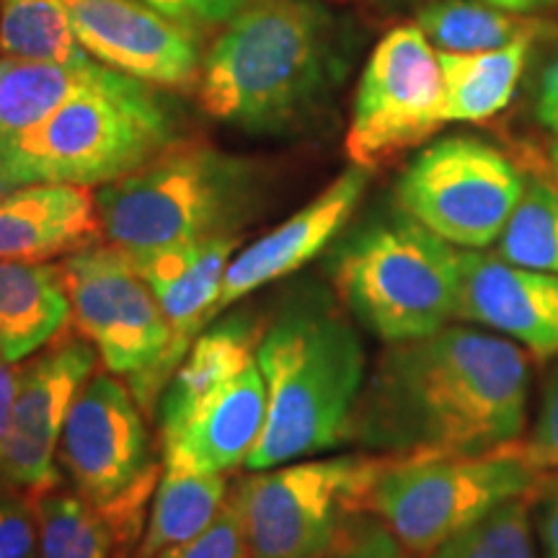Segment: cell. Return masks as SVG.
Listing matches in <instances>:
<instances>
[{
  "label": "cell",
  "instance_id": "6da1fadb",
  "mask_svg": "<svg viewBox=\"0 0 558 558\" xmlns=\"http://www.w3.org/2000/svg\"><path fill=\"white\" fill-rule=\"evenodd\" d=\"M527 401L530 367L520 344L445 326L383 352L344 442L396 458L478 456L520 442Z\"/></svg>",
  "mask_w": 558,
  "mask_h": 558
},
{
  "label": "cell",
  "instance_id": "7a4b0ae2",
  "mask_svg": "<svg viewBox=\"0 0 558 558\" xmlns=\"http://www.w3.org/2000/svg\"><path fill=\"white\" fill-rule=\"evenodd\" d=\"M331 16L316 0H248L202 58L199 104L213 120L282 135L300 130L333 81Z\"/></svg>",
  "mask_w": 558,
  "mask_h": 558
},
{
  "label": "cell",
  "instance_id": "3957f363",
  "mask_svg": "<svg viewBox=\"0 0 558 558\" xmlns=\"http://www.w3.org/2000/svg\"><path fill=\"white\" fill-rule=\"evenodd\" d=\"M269 409L251 450V471H269L344 442L365 386V347L318 288L298 290L271 318L256 349Z\"/></svg>",
  "mask_w": 558,
  "mask_h": 558
},
{
  "label": "cell",
  "instance_id": "277c9868",
  "mask_svg": "<svg viewBox=\"0 0 558 558\" xmlns=\"http://www.w3.org/2000/svg\"><path fill=\"white\" fill-rule=\"evenodd\" d=\"M104 239L128 254L239 235L262 209V171L199 140H177L96 194Z\"/></svg>",
  "mask_w": 558,
  "mask_h": 558
},
{
  "label": "cell",
  "instance_id": "5b68a950",
  "mask_svg": "<svg viewBox=\"0 0 558 558\" xmlns=\"http://www.w3.org/2000/svg\"><path fill=\"white\" fill-rule=\"evenodd\" d=\"M179 140L173 107L150 83L124 75L94 86L34 128L0 137L19 186H107L130 177Z\"/></svg>",
  "mask_w": 558,
  "mask_h": 558
},
{
  "label": "cell",
  "instance_id": "8992f818",
  "mask_svg": "<svg viewBox=\"0 0 558 558\" xmlns=\"http://www.w3.org/2000/svg\"><path fill=\"white\" fill-rule=\"evenodd\" d=\"M331 282L369 333L401 344L456 318L458 251L396 205L360 222L339 243Z\"/></svg>",
  "mask_w": 558,
  "mask_h": 558
},
{
  "label": "cell",
  "instance_id": "52a82bcc",
  "mask_svg": "<svg viewBox=\"0 0 558 558\" xmlns=\"http://www.w3.org/2000/svg\"><path fill=\"white\" fill-rule=\"evenodd\" d=\"M541 476L518 442L478 456L396 458L369 488L365 512L386 522L411 554L429 558L492 509L535 494Z\"/></svg>",
  "mask_w": 558,
  "mask_h": 558
},
{
  "label": "cell",
  "instance_id": "ba28073f",
  "mask_svg": "<svg viewBox=\"0 0 558 558\" xmlns=\"http://www.w3.org/2000/svg\"><path fill=\"white\" fill-rule=\"evenodd\" d=\"M396 456L303 460L259 471L233 488L251 558H324L341 522L365 499Z\"/></svg>",
  "mask_w": 558,
  "mask_h": 558
},
{
  "label": "cell",
  "instance_id": "9c48e42d",
  "mask_svg": "<svg viewBox=\"0 0 558 558\" xmlns=\"http://www.w3.org/2000/svg\"><path fill=\"white\" fill-rule=\"evenodd\" d=\"M525 173L486 140L456 135L432 143L396 184V205L450 246H494L525 190Z\"/></svg>",
  "mask_w": 558,
  "mask_h": 558
},
{
  "label": "cell",
  "instance_id": "30bf717a",
  "mask_svg": "<svg viewBox=\"0 0 558 558\" xmlns=\"http://www.w3.org/2000/svg\"><path fill=\"white\" fill-rule=\"evenodd\" d=\"M73 326L99 352L111 375L145 388L171 344V329L128 251L111 243L75 251L60 264Z\"/></svg>",
  "mask_w": 558,
  "mask_h": 558
},
{
  "label": "cell",
  "instance_id": "8fae6325",
  "mask_svg": "<svg viewBox=\"0 0 558 558\" xmlns=\"http://www.w3.org/2000/svg\"><path fill=\"white\" fill-rule=\"evenodd\" d=\"M445 124L439 54L418 26L388 32L369 54L354 96L347 156L373 171L422 145Z\"/></svg>",
  "mask_w": 558,
  "mask_h": 558
},
{
  "label": "cell",
  "instance_id": "7c38bea8",
  "mask_svg": "<svg viewBox=\"0 0 558 558\" xmlns=\"http://www.w3.org/2000/svg\"><path fill=\"white\" fill-rule=\"evenodd\" d=\"M148 418L130 386L111 375L90 378L70 407L60 435V463L75 494L96 512L137 492H156L163 476L150 450Z\"/></svg>",
  "mask_w": 558,
  "mask_h": 558
},
{
  "label": "cell",
  "instance_id": "4fadbf2b",
  "mask_svg": "<svg viewBox=\"0 0 558 558\" xmlns=\"http://www.w3.org/2000/svg\"><path fill=\"white\" fill-rule=\"evenodd\" d=\"M96 367V349L83 337H54L29 365L19 367L11 432L0 452V492L39 505L58 492L54 465L62 427Z\"/></svg>",
  "mask_w": 558,
  "mask_h": 558
},
{
  "label": "cell",
  "instance_id": "5bb4252c",
  "mask_svg": "<svg viewBox=\"0 0 558 558\" xmlns=\"http://www.w3.org/2000/svg\"><path fill=\"white\" fill-rule=\"evenodd\" d=\"M75 37L90 58L132 78L166 88L199 83V37L143 0H62Z\"/></svg>",
  "mask_w": 558,
  "mask_h": 558
},
{
  "label": "cell",
  "instance_id": "9a60e30c",
  "mask_svg": "<svg viewBox=\"0 0 558 558\" xmlns=\"http://www.w3.org/2000/svg\"><path fill=\"white\" fill-rule=\"evenodd\" d=\"M239 246L241 235H218V239L186 241L177 246L145 251V254H130L171 329L169 352L153 378L135 396L145 414H153L156 399L169 386L197 333L213 324L209 313Z\"/></svg>",
  "mask_w": 558,
  "mask_h": 558
},
{
  "label": "cell",
  "instance_id": "2e32d148",
  "mask_svg": "<svg viewBox=\"0 0 558 558\" xmlns=\"http://www.w3.org/2000/svg\"><path fill=\"white\" fill-rule=\"evenodd\" d=\"M456 318L486 326L535 357H558V275L458 251Z\"/></svg>",
  "mask_w": 558,
  "mask_h": 558
},
{
  "label": "cell",
  "instance_id": "e0dca14e",
  "mask_svg": "<svg viewBox=\"0 0 558 558\" xmlns=\"http://www.w3.org/2000/svg\"><path fill=\"white\" fill-rule=\"evenodd\" d=\"M367 184L369 171L362 166H352L282 226L269 230L259 241L243 248L230 262L226 277H222L218 300H215L209 318L218 320L222 311L239 303L248 292L264 288L275 279L295 275L318 254H324L347 222L352 220Z\"/></svg>",
  "mask_w": 558,
  "mask_h": 558
},
{
  "label": "cell",
  "instance_id": "ac0fdd59",
  "mask_svg": "<svg viewBox=\"0 0 558 558\" xmlns=\"http://www.w3.org/2000/svg\"><path fill=\"white\" fill-rule=\"evenodd\" d=\"M267 383L256 362L202 403L177 435L163 439V465L190 473H222L246 463L267 424Z\"/></svg>",
  "mask_w": 558,
  "mask_h": 558
},
{
  "label": "cell",
  "instance_id": "d6986e66",
  "mask_svg": "<svg viewBox=\"0 0 558 558\" xmlns=\"http://www.w3.org/2000/svg\"><path fill=\"white\" fill-rule=\"evenodd\" d=\"M101 235L99 202L88 186L26 184L0 199V262L45 264Z\"/></svg>",
  "mask_w": 558,
  "mask_h": 558
},
{
  "label": "cell",
  "instance_id": "ffe728a7",
  "mask_svg": "<svg viewBox=\"0 0 558 558\" xmlns=\"http://www.w3.org/2000/svg\"><path fill=\"white\" fill-rule=\"evenodd\" d=\"M213 324V329L192 341L190 352L184 354L169 386L160 393V439L177 435L197 414L202 403L213 399L251 362H256L264 324L251 318L248 313Z\"/></svg>",
  "mask_w": 558,
  "mask_h": 558
},
{
  "label": "cell",
  "instance_id": "44dd1931",
  "mask_svg": "<svg viewBox=\"0 0 558 558\" xmlns=\"http://www.w3.org/2000/svg\"><path fill=\"white\" fill-rule=\"evenodd\" d=\"M70 316L60 267L0 262V354L11 365L60 337Z\"/></svg>",
  "mask_w": 558,
  "mask_h": 558
},
{
  "label": "cell",
  "instance_id": "7402d4cb",
  "mask_svg": "<svg viewBox=\"0 0 558 558\" xmlns=\"http://www.w3.org/2000/svg\"><path fill=\"white\" fill-rule=\"evenodd\" d=\"M114 70L99 60L45 62L3 54L0 58V137L16 135L39 124L54 109L101 86Z\"/></svg>",
  "mask_w": 558,
  "mask_h": 558
},
{
  "label": "cell",
  "instance_id": "603a6c76",
  "mask_svg": "<svg viewBox=\"0 0 558 558\" xmlns=\"http://www.w3.org/2000/svg\"><path fill=\"white\" fill-rule=\"evenodd\" d=\"M533 41L488 52H439L445 122H484L505 111L525 73Z\"/></svg>",
  "mask_w": 558,
  "mask_h": 558
},
{
  "label": "cell",
  "instance_id": "cb8c5ba5",
  "mask_svg": "<svg viewBox=\"0 0 558 558\" xmlns=\"http://www.w3.org/2000/svg\"><path fill=\"white\" fill-rule=\"evenodd\" d=\"M228 484L222 476L166 469L153 497L148 525L135 558H156L166 548L197 538L213 525L228 501Z\"/></svg>",
  "mask_w": 558,
  "mask_h": 558
},
{
  "label": "cell",
  "instance_id": "d4e9b609",
  "mask_svg": "<svg viewBox=\"0 0 558 558\" xmlns=\"http://www.w3.org/2000/svg\"><path fill=\"white\" fill-rule=\"evenodd\" d=\"M418 29L439 52H488L550 34L543 21L484 0H435L418 13Z\"/></svg>",
  "mask_w": 558,
  "mask_h": 558
},
{
  "label": "cell",
  "instance_id": "484cf974",
  "mask_svg": "<svg viewBox=\"0 0 558 558\" xmlns=\"http://www.w3.org/2000/svg\"><path fill=\"white\" fill-rule=\"evenodd\" d=\"M0 54L45 62L94 60L75 37L62 0H0Z\"/></svg>",
  "mask_w": 558,
  "mask_h": 558
},
{
  "label": "cell",
  "instance_id": "4316f807",
  "mask_svg": "<svg viewBox=\"0 0 558 558\" xmlns=\"http://www.w3.org/2000/svg\"><path fill=\"white\" fill-rule=\"evenodd\" d=\"M497 243L505 262L558 275V186L543 179H527Z\"/></svg>",
  "mask_w": 558,
  "mask_h": 558
},
{
  "label": "cell",
  "instance_id": "83f0119b",
  "mask_svg": "<svg viewBox=\"0 0 558 558\" xmlns=\"http://www.w3.org/2000/svg\"><path fill=\"white\" fill-rule=\"evenodd\" d=\"M39 558H109L107 520L81 494L52 492L37 505Z\"/></svg>",
  "mask_w": 558,
  "mask_h": 558
},
{
  "label": "cell",
  "instance_id": "f1b7e54d",
  "mask_svg": "<svg viewBox=\"0 0 558 558\" xmlns=\"http://www.w3.org/2000/svg\"><path fill=\"white\" fill-rule=\"evenodd\" d=\"M533 494L514 497L452 535L429 558H538L533 533Z\"/></svg>",
  "mask_w": 558,
  "mask_h": 558
},
{
  "label": "cell",
  "instance_id": "f546056e",
  "mask_svg": "<svg viewBox=\"0 0 558 558\" xmlns=\"http://www.w3.org/2000/svg\"><path fill=\"white\" fill-rule=\"evenodd\" d=\"M156 558H251L246 522H243L235 494H230L213 525L202 530L197 538L166 548Z\"/></svg>",
  "mask_w": 558,
  "mask_h": 558
},
{
  "label": "cell",
  "instance_id": "4dcf8cb0",
  "mask_svg": "<svg viewBox=\"0 0 558 558\" xmlns=\"http://www.w3.org/2000/svg\"><path fill=\"white\" fill-rule=\"evenodd\" d=\"M324 558H414V554L390 533L380 518L369 512H352L341 522Z\"/></svg>",
  "mask_w": 558,
  "mask_h": 558
},
{
  "label": "cell",
  "instance_id": "1f68e13d",
  "mask_svg": "<svg viewBox=\"0 0 558 558\" xmlns=\"http://www.w3.org/2000/svg\"><path fill=\"white\" fill-rule=\"evenodd\" d=\"M520 456L533 469L558 471V362L543 383L538 416H535L533 435L527 442H518Z\"/></svg>",
  "mask_w": 558,
  "mask_h": 558
},
{
  "label": "cell",
  "instance_id": "d6a6232c",
  "mask_svg": "<svg viewBox=\"0 0 558 558\" xmlns=\"http://www.w3.org/2000/svg\"><path fill=\"white\" fill-rule=\"evenodd\" d=\"M0 558H39L37 507L3 492H0Z\"/></svg>",
  "mask_w": 558,
  "mask_h": 558
},
{
  "label": "cell",
  "instance_id": "836d02e7",
  "mask_svg": "<svg viewBox=\"0 0 558 558\" xmlns=\"http://www.w3.org/2000/svg\"><path fill=\"white\" fill-rule=\"evenodd\" d=\"M143 3L179 24L181 29L192 32L194 37H202L213 29H222L248 0H143Z\"/></svg>",
  "mask_w": 558,
  "mask_h": 558
},
{
  "label": "cell",
  "instance_id": "e575fe53",
  "mask_svg": "<svg viewBox=\"0 0 558 558\" xmlns=\"http://www.w3.org/2000/svg\"><path fill=\"white\" fill-rule=\"evenodd\" d=\"M535 530L543 558H558V494H538Z\"/></svg>",
  "mask_w": 558,
  "mask_h": 558
},
{
  "label": "cell",
  "instance_id": "d590c367",
  "mask_svg": "<svg viewBox=\"0 0 558 558\" xmlns=\"http://www.w3.org/2000/svg\"><path fill=\"white\" fill-rule=\"evenodd\" d=\"M538 120L543 128L558 135V54L550 60V65L543 70L541 88H538Z\"/></svg>",
  "mask_w": 558,
  "mask_h": 558
},
{
  "label": "cell",
  "instance_id": "8d00e7d4",
  "mask_svg": "<svg viewBox=\"0 0 558 558\" xmlns=\"http://www.w3.org/2000/svg\"><path fill=\"white\" fill-rule=\"evenodd\" d=\"M19 390V369L0 354V452H3L5 437L11 432L13 401H16Z\"/></svg>",
  "mask_w": 558,
  "mask_h": 558
},
{
  "label": "cell",
  "instance_id": "74e56055",
  "mask_svg": "<svg viewBox=\"0 0 558 558\" xmlns=\"http://www.w3.org/2000/svg\"><path fill=\"white\" fill-rule=\"evenodd\" d=\"M488 5H497L501 11H512V13H522V16H530V13L550 9L556 5L558 0H484Z\"/></svg>",
  "mask_w": 558,
  "mask_h": 558
},
{
  "label": "cell",
  "instance_id": "f35d334b",
  "mask_svg": "<svg viewBox=\"0 0 558 558\" xmlns=\"http://www.w3.org/2000/svg\"><path fill=\"white\" fill-rule=\"evenodd\" d=\"M13 190H19V184L13 181L9 163H5V158H3V148H0V199H3L5 194H11Z\"/></svg>",
  "mask_w": 558,
  "mask_h": 558
},
{
  "label": "cell",
  "instance_id": "ab89813d",
  "mask_svg": "<svg viewBox=\"0 0 558 558\" xmlns=\"http://www.w3.org/2000/svg\"><path fill=\"white\" fill-rule=\"evenodd\" d=\"M535 494H558V471L556 473H543L541 481H538V488H535ZM533 494V497H535Z\"/></svg>",
  "mask_w": 558,
  "mask_h": 558
},
{
  "label": "cell",
  "instance_id": "60d3db41",
  "mask_svg": "<svg viewBox=\"0 0 558 558\" xmlns=\"http://www.w3.org/2000/svg\"><path fill=\"white\" fill-rule=\"evenodd\" d=\"M550 163H554V171L558 177V137L554 140V143H550Z\"/></svg>",
  "mask_w": 558,
  "mask_h": 558
}]
</instances>
